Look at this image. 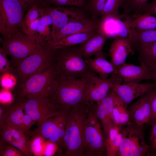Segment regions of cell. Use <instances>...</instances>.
Segmentation results:
<instances>
[{
	"instance_id": "1",
	"label": "cell",
	"mask_w": 156,
	"mask_h": 156,
	"mask_svg": "<svg viewBox=\"0 0 156 156\" xmlns=\"http://www.w3.org/2000/svg\"><path fill=\"white\" fill-rule=\"evenodd\" d=\"M50 66L57 80L85 78L97 75L88 67L79 46L54 49Z\"/></svg>"
},
{
	"instance_id": "2",
	"label": "cell",
	"mask_w": 156,
	"mask_h": 156,
	"mask_svg": "<svg viewBox=\"0 0 156 156\" xmlns=\"http://www.w3.org/2000/svg\"><path fill=\"white\" fill-rule=\"evenodd\" d=\"M90 102L71 109L64 139L63 156H82L83 131Z\"/></svg>"
},
{
	"instance_id": "3",
	"label": "cell",
	"mask_w": 156,
	"mask_h": 156,
	"mask_svg": "<svg viewBox=\"0 0 156 156\" xmlns=\"http://www.w3.org/2000/svg\"><path fill=\"white\" fill-rule=\"evenodd\" d=\"M57 84L55 73L50 66L18 85L14 92V100H21L33 96L50 98Z\"/></svg>"
},
{
	"instance_id": "4",
	"label": "cell",
	"mask_w": 156,
	"mask_h": 156,
	"mask_svg": "<svg viewBox=\"0 0 156 156\" xmlns=\"http://www.w3.org/2000/svg\"><path fill=\"white\" fill-rule=\"evenodd\" d=\"M96 107L95 103L90 102L83 131L82 156L106 155L105 135Z\"/></svg>"
},
{
	"instance_id": "5",
	"label": "cell",
	"mask_w": 156,
	"mask_h": 156,
	"mask_svg": "<svg viewBox=\"0 0 156 156\" xmlns=\"http://www.w3.org/2000/svg\"><path fill=\"white\" fill-rule=\"evenodd\" d=\"M87 78L58 80L56 89L50 97L57 109L68 110L83 101Z\"/></svg>"
},
{
	"instance_id": "6",
	"label": "cell",
	"mask_w": 156,
	"mask_h": 156,
	"mask_svg": "<svg viewBox=\"0 0 156 156\" xmlns=\"http://www.w3.org/2000/svg\"><path fill=\"white\" fill-rule=\"evenodd\" d=\"M54 49L47 42L40 44L33 54L22 60L11 72L16 77L18 85L33 75L50 66Z\"/></svg>"
},
{
	"instance_id": "7",
	"label": "cell",
	"mask_w": 156,
	"mask_h": 156,
	"mask_svg": "<svg viewBox=\"0 0 156 156\" xmlns=\"http://www.w3.org/2000/svg\"><path fill=\"white\" fill-rule=\"evenodd\" d=\"M0 42L1 48L11 58L12 67L34 53L40 44L37 43L34 37L26 34L23 30L16 32L7 39H1Z\"/></svg>"
},
{
	"instance_id": "8",
	"label": "cell",
	"mask_w": 156,
	"mask_h": 156,
	"mask_svg": "<svg viewBox=\"0 0 156 156\" xmlns=\"http://www.w3.org/2000/svg\"><path fill=\"white\" fill-rule=\"evenodd\" d=\"M25 11L19 0H0V31L3 38L23 30Z\"/></svg>"
},
{
	"instance_id": "9",
	"label": "cell",
	"mask_w": 156,
	"mask_h": 156,
	"mask_svg": "<svg viewBox=\"0 0 156 156\" xmlns=\"http://www.w3.org/2000/svg\"><path fill=\"white\" fill-rule=\"evenodd\" d=\"M149 149L143 126L130 121L122 129V140L117 156H147Z\"/></svg>"
},
{
	"instance_id": "10",
	"label": "cell",
	"mask_w": 156,
	"mask_h": 156,
	"mask_svg": "<svg viewBox=\"0 0 156 156\" xmlns=\"http://www.w3.org/2000/svg\"><path fill=\"white\" fill-rule=\"evenodd\" d=\"M71 109L51 116L38 125L37 129L32 132L33 134L42 137L46 141L56 144L62 153L64 139Z\"/></svg>"
},
{
	"instance_id": "11",
	"label": "cell",
	"mask_w": 156,
	"mask_h": 156,
	"mask_svg": "<svg viewBox=\"0 0 156 156\" xmlns=\"http://www.w3.org/2000/svg\"><path fill=\"white\" fill-rule=\"evenodd\" d=\"M17 101L21 102L26 113L38 125L49 117L63 111L57 109L50 98L33 96Z\"/></svg>"
},
{
	"instance_id": "12",
	"label": "cell",
	"mask_w": 156,
	"mask_h": 156,
	"mask_svg": "<svg viewBox=\"0 0 156 156\" xmlns=\"http://www.w3.org/2000/svg\"><path fill=\"white\" fill-rule=\"evenodd\" d=\"M105 79L100 78L97 75L88 77L83 101L96 103L107 95L115 84H121L122 79L116 74Z\"/></svg>"
},
{
	"instance_id": "13",
	"label": "cell",
	"mask_w": 156,
	"mask_h": 156,
	"mask_svg": "<svg viewBox=\"0 0 156 156\" xmlns=\"http://www.w3.org/2000/svg\"><path fill=\"white\" fill-rule=\"evenodd\" d=\"M31 137L21 129L6 123L0 125V140L12 145L25 156L33 154L30 145Z\"/></svg>"
},
{
	"instance_id": "14",
	"label": "cell",
	"mask_w": 156,
	"mask_h": 156,
	"mask_svg": "<svg viewBox=\"0 0 156 156\" xmlns=\"http://www.w3.org/2000/svg\"><path fill=\"white\" fill-rule=\"evenodd\" d=\"M46 10L53 21L52 37L68 23L86 17L82 11L75 8L49 5L47 7Z\"/></svg>"
},
{
	"instance_id": "15",
	"label": "cell",
	"mask_w": 156,
	"mask_h": 156,
	"mask_svg": "<svg viewBox=\"0 0 156 156\" xmlns=\"http://www.w3.org/2000/svg\"><path fill=\"white\" fill-rule=\"evenodd\" d=\"M117 95L127 106L133 100L149 91L156 89V82L115 84L112 88Z\"/></svg>"
},
{
	"instance_id": "16",
	"label": "cell",
	"mask_w": 156,
	"mask_h": 156,
	"mask_svg": "<svg viewBox=\"0 0 156 156\" xmlns=\"http://www.w3.org/2000/svg\"><path fill=\"white\" fill-rule=\"evenodd\" d=\"M151 93L152 90L140 96L129 107L131 120L136 124L143 126L149 123L151 113Z\"/></svg>"
},
{
	"instance_id": "17",
	"label": "cell",
	"mask_w": 156,
	"mask_h": 156,
	"mask_svg": "<svg viewBox=\"0 0 156 156\" xmlns=\"http://www.w3.org/2000/svg\"><path fill=\"white\" fill-rule=\"evenodd\" d=\"M97 20L85 17L70 22L55 33L51 40H57L69 35L98 29L101 20Z\"/></svg>"
},
{
	"instance_id": "18",
	"label": "cell",
	"mask_w": 156,
	"mask_h": 156,
	"mask_svg": "<svg viewBox=\"0 0 156 156\" xmlns=\"http://www.w3.org/2000/svg\"><path fill=\"white\" fill-rule=\"evenodd\" d=\"M114 92L112 89L103 99L96 103V113L105 135L116 124L112 116Z\"/></svg>"
},
{
	"instance_id": "19",
	"label": "cell",
	"mask_w": 156,
	"mask_h": 156,
	"mask_svg": "<svg viewBox=\"0 0 156 156\" xmlns=\"http://www.w3.org/2000/svg\"><path fill=\"white\" fill-rule=\"evenodd\" d=\"M151 70L148 68L125 63L117 69L116 74L121 77L123 84L138 83L150 79Z\"/></svg>"
},
{
	"instance_id": "20",
	"label": "cell",
	"mask_w": 156,
	"mask_h": 156,
	"mask_svg": "<svg viewBox=\"0 0 156 156\" xmlns=\"http://www.w3.org/2000/svg\"><path fill=\"white\" fill-rule=\"evenodd\" d=\"M134 50L127 38L116 36L109 49L111 63L117 69L125 63L128 55Z\"/></svg>"
},
{
	"instance_id": "21",
	"label": "cell",
	"mask_w": 156,
	"mask_h": 156,
	"mask_svg": "<svg viewBox=\"0 0 156 156\" xmlns=\"http://www.w3.org/2000/svg\"><path fill=\"white\" fill-rule=\"evenodd\" d=\"M93 58L85 59L89 68L99 75L101 79H105L110 75L116 74L117 68L106 59L102 51L95 54Z\"/></svg>"
},
{
	"instance_id": "22",
	"label": "cell",
	"mask_w": 156,
	"mask_h": 156,
	"mask_svg": "<svg viewBox=\"0 0 156 156\" xmlns=\"http://www.w3.org/2000/svg\"><path fill=\"white\" fill-rule=\"evenodd\" d=\"M109 37L98 29L97 32L83 43L80 45L82 55L84 59L91 57L102 51L107 39Z\"/></svg>"
},
{
	"instance_id": "23",
	"label": "cell",
	"mask_w": 156,
	"mask_h": 156,
	"mask_svg": "<svg viewBox=\"0 0 156 156\" xmlns=\"http://www.w3.org/2000/svg\"><path fill=\"white\" fill-rule=\"evenodd\" d=\"M98 29L69 35L57 40H51L47 42L53 49L75 46L85 42L97 32Z\"/></svg>"
},
{
	"instance_id": "24",
	"label": "cell",
	"mask_w": 156,
	"mask_h": 156,
	"mask_svg": "<svg viewBox=\"0 0 156 156\" xmlns=\"http://www.w3.org/2000/svg\"><path fill=\"white\" fill-rule=\"evenodd\" d=\"M127 39L134 50L156 41V29L138 30L129 28Z\"/></svg>"
},
{
	"instance_id": "25",
	"label": "cell",
	"mask_w": 156,
	"mask_h": 156,
	"mask_svg": "<svg viewBox=\"0 0 156 156\" xmlns=\"http://www.w3.org/2000/svg\"><path fill=\"white\" fill-rule=\"evenodd\" d=\"M122 126L115 124L105 135L106 156H117L122 137Z\"/></svg>"
},
{
	"instance_id": "26",
	"label": "cell",
	"mask_w": 156,
	"mask_h": 156,
	"mask_svg": "<svg viewBox=\"0 0 156 156\" xmlns=\"http://www.w3.org/2000/svg\"><path fill=\"white\" fill-rule=\"evenodd\" d=\"M47 7L41 14L40 23L34 36L38 44L48 41L52 38L53 22L47 11Z\"/></svg>"
},
{
	"instance_id": "27",
	"label": "cell",
	"mask_w": 156,
	"mask_h": 156,
	"mask_svg": "<svg viewBox=\"0 0 156 156\" xmlns=\"http://www.w3.org/2000/svg\"><path fill=\"white\" fill-rule=\"evenodd\" d=\"M141 65L153 71L156 68V41L137 48Z\"/></svg>"
},
{
	"instance_id": "28",
	"label": "cell",
	"mask_w": 156,
	"mask_h": 156,
	"mask_svg": "<svg viewBox=\"0 0 156 156\" xmlns=\"http://www.w3.org/2000/svg\"><path fill=\"white\" fill-rule=\"evenodd\" d=\"M114 93L112 111L113 120L116 124L122 126L131 121L130 115L128 106Z\"/></svg>"
},
{
	"instance_id": "29",
	"label": "cell",
	"mask_w": 156,
	"mask_h": 156,
	"mask_svg": "<svg viewBox=\"0 0 156 156\" xmlns=\"http://www.w3.org/2000/svg\"><path fill=\"white\" fill-rule=\"evenodd\" d=\"M23 107L19 101L14 100L9 104L6 123L21 129L24 114Z\"/></svg>"
},
{
	"instance_id": "30",
	"label": "cell",
	"mask_w": 156,
	"mask_h": 156,
	"mask_svg": "<svg viewBox=\"0 0 156 156\" xmlns=\"http://www.w3.org/2000/svg\"><path fill=\"white\" fill-rule=\"evenodd\" d=\"M147 13L135 14L129 24L130 28L138 30L156 29V17Z\"/></svg>"
},
{
	"instance_id": "31",
	"label": "cell",
	"mask_w": 156,
	"mask_h": 156,
	"mask_svg": "<svg viewBox=\"0 0 156 156\" xmlns=\"http://www.w3.org/2000/svg\"><path fill=\"white\" fill-rule=\"evenodd\" d=\"M148 0H123L120 7L123 9L124 14H141L144 13V9Z\"/></svg>"
},
{
	"instance_id": "32",
	"label": "cell",
	"mask_w": 156,
	"mask_h": 156,
	"mask_svg": "<svg viewBox=\"0 0 156 156\" xmlns=\"http://www.w3.org/2000/svg\"><path fill=\"white\" fill-rule=\"evenodd\" d=\"M129 14H123L116 18L117 31L116 36L127 38L129 35V24L132 18ZM115 36V37H116Z\"/></svg>"
},
{
	"instance_id": "33",
	"label": "cell",
	"mask_w": 156,
	"mask_h": 156,
	"mask_svg": "<svg viewBox=\"0 0 156 156\" xmlns=\"http://www.w3.org/2000/svg\"><path fill=\"white\" fill-rule=\"evenodd\" d=\"M123 0H107L101 15V19L111 17L116 18L118 16L119 9Z\"/></svg>"
},
{
	"instance_id": "34",
	"label": "cell",
	"mask_w": 156,
	"mask_h": 156,
	"mask_svg": "<svg viewBox=\"0 0 156 156\" xmlns=\"http://www.w3.org/2000/svg\"><path fill=\"white\" fill-rule=\"evenodd\" d=\"M48 6L45 2L42 5H35L31 7L24 16L22 25L23 31L31 22L40 18L42 12Z\"/></svg>"
},
{
	"instance_id": "35",
	"label": "cell",
	"mask_w": 156,
	"mask_h": 156,
	"mask_svg": "<svg viewBox=\"0 0 156 156\" xmlns=\"http://www.w3.org/2000/svg\"><path fill=\"white\" fill-rule=\"evenodd\" d=\"M46 141L40 135L32 134L30 137V145L33 154L35 156H43Z\"/></svg>"
},
{
	"instance_id": "36",
	"label": "cell",
	"mask_w": 156,
	"mask_h": 156,
	"mask_svg": "<svg viewBox=\"0 0 156 156\" xmlns=\"http://www.w3.org/2000/svg\"><path fill=\"white\" fill-rule=\"evenodd\" d=\"M107 0H89L87 8L90 12L92 18L97 19L101 16L105 5Z\"/></svg>"
},
{
	"instance_id": "37",
	"label": "cell",
	"mask_w": 156,
	"mask_h": 156,
	"mask_svg": "<svg viewBox=\"0 0 156 156\" xmlns=\"http://www.w3.org/2000/svg\"><path fill=\"white\" fill-rule=\"evenodd\" d=\"M0 156H25L11 144L0 140Z\"/></svg>"
},
{
	"instance_id": "38",
	"label": "cell",
	"mask_w": 156,
	"mask_h": 156,
	"mask_svg": "<svg viewBox=\"0 0 156 156\" xmlns=\"http://www.w3.org/2000/svg\"><path fill=\"white\" fill-rule=\"evenodd\" d=\"M17 82L16 77L11 73H6L1 75V85L4 89L9 90L15 86Z\"/></svg>"
},
{
	"instance_id": "39",
	"label": "cell",
	"mask_w": 156,
	"mask_h": 156,
	"mask_svg": "<svg viewBox=\"0 0 156 156\" xmlns=\"http://www.w3.org/2000/svg\"><path fill=\"white\" fill-rule=\"evenodd\" d=\"M86 0H45L47 4H53L56 6H71L80 7L83 6Z\"/></svg>"
},
{
	"instance_id": "40",
	"label": "cell",
	"mask_w": 156,
	"mask_h": 156,
	"mask_svg": "<svg viewBox=\"0 0 156 156\" xmlns=\"http://www.w3.org/2000/svg\"><path fill=\"white\" fill-rule=\"evenodd\" d=\"M151 129L149 136L150 145L147 156H156V120L150 124Z\"/></svg>"
},
{
	"instance_id": "41",
	"label": "cell",
	"mask_w": 156,
	"mask_h": 156,
	"mask_svg": "<svg viewBox=\"0 0 156 156\" xmlns=\"http://www.w3.org/2000/svg\"><path fill=\"white\" fill-rule=\"evenodd\" d=\"M6 54L1 47L0 48V72L1 74L6 73H11L12 67Z\"/></svg>"
},
{
	"instance_id": "42",
	"label": "cell",
	"mask_w": 156,
	"mask_h": 156,
	"mask_svg": "<svg viewBox=\"0 0 156 156\" xmlns=\"http://www.w3.org/2000/svg\"><path fill=\"white\" fill-rule=\"evenodd\" d=\"M57 153L60 155L58 146L54 142L46 141L44 144L43 156H52Z\"/></svg>"
},
{
	"instance_id": "43",
	"label": "cell",
	"mask_w": 156,
	"mask_h": 156,
	"mask_svg": "<svg viewBox=\"0 0 156 156\" xmlns=\"http://www.w3.org/2000/svg\"><path fill=\"white\" fill-rule=\"evenodd\" d=\"M36 122L28 114H24L21 130L25 134L30 136H31V132L29 131L32 126Z\"/></svg>"
},
{
	"instance_id": "44",
	"label": "cell",
	"mask_w": 156,
	"mask_h": 156,
	"mask_svg": "<svg viewBox=\"0 0 156 156\" xmlns=\"http://www.w3.org/2000/svg\"><path fill=\"white\" fill-rule=\"evenodd\" d=\"M40 18L31 22L23 31L26 34L34 37L38 27Z\"/></svg>"
},
{
	"instance_id": "45",
	"label": "cell",
	"mask_w": 156,
	"mask_h": 156,
	"mask_svg": "<svg viewBox=\"0 0 156 156\" xmlns=\"http://www.w3.org/2000/svg\"><path fill=\"white\" fill-rule=\"evenodd\" d=\"M13 96L8 90L3 89L1 90L0 93V103H10L13 102Z\"/></svg>"
},
{
	"instance_id": "46",
	"label": "cell",
	"mask_w": 156,
	"mask_h": 156,
	"mask_svg": "<svg viewBox=\"0 0 156 156\" xmlns=\"http://www.w3.org/2000/svg\"><path fill=\"white\" fill-rule=\"evenodd\" d=\"M151 113L149 123L156 120V89L152 90L151 98Z\"/></svg>"
},
{
	"instance_id": "47",
	"label": "cell",
	"mask_w": 156,
	"mask_h": 156,
	"mask_svg": "<svg viewBox=\"0 0 156 156\" xmlns=\"http://www.w3.org/2000/svg\"><path fill=\"white\" fill-rule=\"evenodd\" d=\"M25 11H28L32 6L43 4L45 0H19Z\"/></svg>"
},
{
	"instance_id": "48",
	"label": "cell",
	"mask_w": 156,
	"mask_h": 156,
	"mask_svg": "<svg viewBox=\"0 0 156 156\" xmlns=\"http://www.w3.org/2000/svg\"><path fill=\"white\" fill-rule=\"evenodd\" d=\"M10 104L0 103V125L5 122Z\"/></svg>"
},
{
	"instance_id": "49",
	"label": "cell",
	"mask_w": 156,
	"mask_h": 156,
	"mask_svg": "<svg viewBox=\"0 0 156 156\" xmlns=\"http://www.w3.org/2000/svg\"><path fill=\"white\" fill-rule=\"evenodd\" d=\"M144 12L156 15V0L148 3L144 9Z\"/></svg>"
},
{
	"instance_id": "50",
	"label": "cell",
	"mask_w": 156,
	"mask_h": 156,
	"mask_svg": "<svg viewBox=\"0 0 156 156\" xmlns=\"http://www.w3.org/2000/svg\"><path fill=\"white\" fill-rule=\"evenodd\" d=\"M151 79H152L156 82V68L152 71L151 75Z\"/></svg>"
}]
</instances>
